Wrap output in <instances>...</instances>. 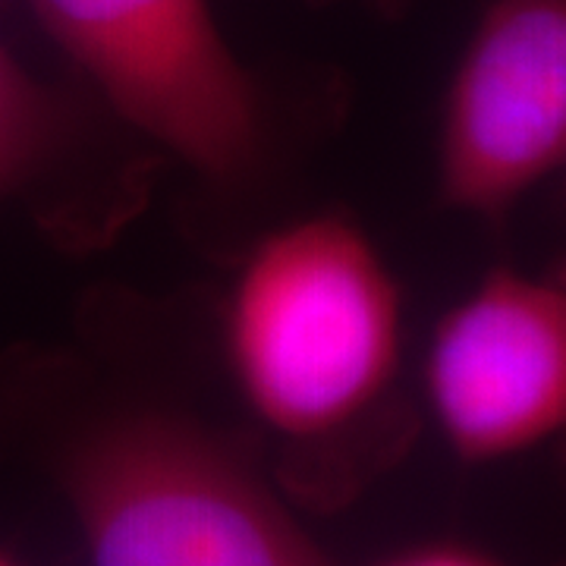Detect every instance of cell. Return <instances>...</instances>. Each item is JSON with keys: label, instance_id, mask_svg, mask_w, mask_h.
Returning <instances> with one entry per match:
<instances>
[{"label": "cell", "instance_id": "ba28073f", "mask_svg": "<svg viewBox=\"0 0 566 566\" xmlns=\"http://www.w3.org/2000/svg\"><path fill=\"white\" fill-rule=\"evenodd\" d=\"M368 3H375L378 10H400L406 0H368Z\"/></svg>", "mask_w": 566, "mask_h": 566}, {"label": "cell", "instance_id": "52a82bcc", "mask_svg": "<svg viewBox=\"0 0 566 566\" xmlns=\"http://www.w3.org/2000/svg\"><path fill=\"white\" fill-rule=\"evenodd\" d=\"M385 566H497L488 557L465 551V547H419L403 557H394Z\"/></svg>", "mask_w": 566, "mask_h": 566}, {"label": "cell", "instance_id": "3957f363", "mask_svg": "<svg viewBox=\"0 0 566 566\" xmlns=\"http://www.w3.org/2000/svg\"><path fill=\"white\" fill-rule=\"evenodd\" d=\"M107 104L214 182L264 148L262 92L208 0H25Z\"/></svg>", "mask_w": 566, "mask_h": 566}, {"label": "cell", "instance_id": "8992f818", "mask_svg": "<svg viewBox=\"0 0 566 566\" xmlns=\"http://www.w3.org/2000/svg\"><path fill=\"white\" fill-rule=\"evenodd\" d=\"M61 136V111L0 41V199L35 177Z\"/></svg>", "mask_w": 566, "mask_h": 566}, {"label": "cell", "instance_id": "7a4b0ae2", "mask_svg": "<svg viewBox=\"0 0 566 566\" xmlns=\"http://www.w3.org/2000/svg\"><path fill=\"white\" fill-rule=\"evenodd\" d=\"M92 566H331L230 450L170 419H123L66 450Z\"/></svg>", "mask_w": 566, "mask_h": 566}, {"label": "cell", "instance_id": "6da1fadb", "mask_svg": "<svg viewBox=\"0 0 566 566\" xmlns=\"http://www.w3.org/2000/svg\"><path fill=\"white\" fill-rule=\"evenodd\" d=\"M223 346L243 400L274 434L324 441L394 385L403 296L359 223L312 214L245 255L223 308Z\"/></svg>", "mask_w": 566, "mask_h": 566}, {"label": "cell", "instance_id": "9c48e42d", "mask_svg": "<svg viewBox=\"0 0 566 566\" xmlns=\"http://www.w3.org/2000/svg\"><path fill=\"white\" fill-rule=\"evenodd\" d=\"M0 566H17V564H13L10 557H3V554H0Z\"/></svg>", "mask_w": 566, "mask_h": 566}, {"label": "cell", "instance_id": "5b68a950", "mask_svg": "<svg viewBox=\"0 0 566 566\" xmlns=\"http://www.w3.org/2000/svg\"><path fill=\"white\" fill-rule=\"evenodd\" d=\"M424 397L450 450L494 463L566 422V290L501 268L434 327Z\"/></svg>", "mask_w": 566, "mask_h": 566}, {"label": "cell", "instance_id": "277c9868", "mask_svg": "<svg viewBox=\"0 0 566 566\" xmlns=\"http://www.w3.org/2000/svg\"><path fill=\"white\" fill-rule=\"evenodd\" d=\"M566 161V0H488L450 80L441 199L501 218Z\"/></svg>", "mask_w": 566, "mask_h": 566}]
</instances>
